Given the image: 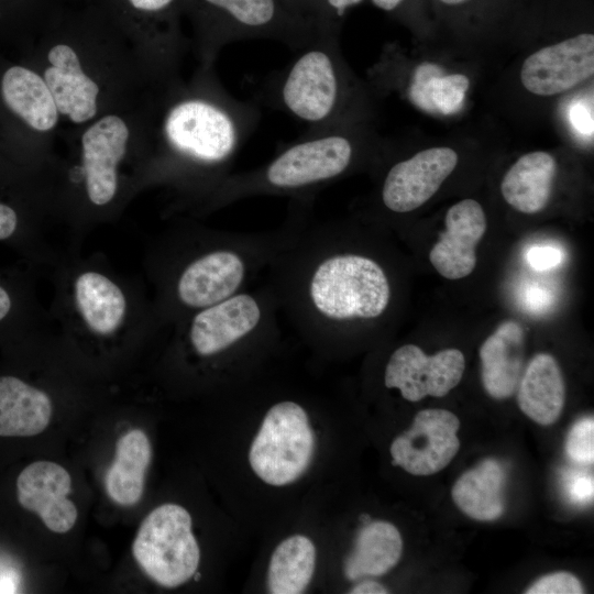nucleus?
<instances>
[{"label": "nucleus", "instance_id": "obj_1", "mask_svg": "<svg viewBox=\"0 0 594 594\" xmlns=\"http://www.w3.org/2000/svg\"><path fill=\"white\" fill-rule=\"evenodd\" d=\"M305 222L267 270L279 310L302 333L321 340L381 319L393 297L384 266L346 250L326 223Z\"/></svg>", "mask_w": 594, "mask_h": 594}, {"label": "nucleus", "instance_id": "obj_2", "mask_svg": "<svg viewBox=\"0 0 594 594\" xmlns=\"http://www.w3.org/2000/svg\"><path fill=\"white\" fill-rule=\"evenodd\" d=\"M165 87L154 139L168 161L204 178L209 195L231 174L258 121V108L230 96L211 65H202L188 84L174 80Z\"/></svg>", "mask_w": 594, "mask_h": 594}, {"label": "nucleus", "instance_id": "obj_3", "mask_svg": "<svg viewBox=\"0 0 594 594\" xmlns=\"http://www.w3.org/2000/svg\"><path fill=\"white\" fill-rule=\"evenodd\" d=\"M103 13L101 0H53L42 18L47 51L40 75L61 119L76 127L111 111L112 82L102 67L106 62L88 48Z\"/></svg>", "mask_w": 594, "mask_h": 594}, {"label": "nucleus", "instance_id": "obj_4", "mask_svg": "<svg viewBox=\"0 0 594 594\" xmlns=\"http://www.w3.org/2000/svg\"><path fill=\"white\" fill-rule=\"evenodd\" d=\"M354 155L352 139L339 127L308 131L266 164L227 176L208 199L213 207L264 195L306 199L345 174Z\"/></svg>", "mask_w": 594, "mask_h": 594}, {"label": "nucleus", "instance_id": "obj_5", "mask_svg": "<svg viewBox=\"0 0 594 594\" xmlns=\"http://www.w3.org/2000/svg\"><path fill=\"white\" fill-rule=\"evenodd\" d=\"M204 65L239 40H277L297 51L327 28L290 9L284 0H184Z\"/></svg>", "mask_w": 594, "mask_h": 594}, {"label": "nucleus", "instance_id": "obj_6", "mask_svg": "<svg viewBox=\"0 0 594 594\" xmlns=\"http://www.w3.org/2000/svg\"><path fill=\"white\" fill-rule=\"evenodd\" d=\"M280 72L272 86V101L308 124V131L338 127L344 81L329 29L321 31Z\"/></svg>", "mask_w": 594, "mask_h": 594}, {"label": "nucleus", "instance_id": "obj_7", "mask_svg": "<svg viewBox=\"0 0 594 594\" xmlns=\"http://www.w3.org/2000/svg\"><path fill=\"white\" fill-rule=\"evenodd\" d=\"M191 525L188 510L173 503L154 508L140 525L132 544L133 557L158 585L177 587L196 574L200 549Z\"/></svg>", "mask_w": 594, "mask_h": 594}, {"label": "nucleus", "instance_id": "obj_8", "mask_svg": "<svg viewBox=\"0 0 594 594\" xmlns=\"http://www.w3.org/2000/svg\"><path fill=\"white\" fill-rule=\"evenodd\" d=\"M315 440L305 408L294 400L278 402L266 411L251 443L250 465L266 484H290L308 469Z\"/></svg>", "mask_w": 594, "mask_h": 594}, {"label": "nucleus", "instance_id": "obj_9", "mask_svg": "<svg viewBox=\"0 0 594 594\" xmlns=\"http://www.w3.org/2000/svg\"><path fill=\"white\" fill-rule=\"evenodd\" d=\"M128 38L146 47L161 80L175 78L184 0H101Z\"/></svg>", "mask_w": 594, "mask_h": 594}, {"label": "nucleus", "instance_id": "obj_10", "mask_svg": "<svg viewBox=\"0 0 594 594\" xmlns=\"http://www.w3.org/2000/svg\"><path fill=\"white\" fill-rule=\"evenodd\" d=\"M79 135L85 193L96 207L109 205L119 189V169L128 156L133 124L122 112L108 111L84 125Z\"/></svg>", "mask_w": 594, "mask_h": 594}, {"label": "nucleus", "instance_id": "obj_11", "mask_svg": "<svg viewBox=\"0 0 594 594\" xmlns=\"http://www.w3.org/2000/svg\"><path fill=\"white\" fill-rule=\"evenodd\" d=\"M465 359L458 349L427 355L416 344H404L389 356L384 372L387 388H397L404 399L419 402L426 396L443 397L461 381Z\"/></svg>", "mask_w": 594, "mask_h": 594}, {"label": "nucleus", "instance_id": "obj_12", "mask_svg": "<svg viewBox=\"0 0 594 594\" xmlns=\"http://www.w3.org/2000/svg\"><path fill=\"white\" fill-rule=\"evenodd\" d=\"M459 418L446 409L419 411L411 427L391 444L392 463L413 475L440 472L453 460L460 448Z\"/></svg>", "mask_w": 594, "mask_h": 594}, {"label": "nucleus", "instance_id": "obj_13", "mask_svg": "<svg viewBox=\"0 0 594 594\" xmlns=\"http://www.w3.org/2000/svg\"><path fill=\"white\" fill-rule=\"evenodd\" d=\"M594 74V35L579 34L529 55L520 69L524 87L538 96L565 92Z\"/></svg>", "mask_w": 594, "mask_h": 594}, {"label": "nucleus", "instance_id": "obj_14", "mask_svg": "<svg viewBox=\"0 0 594 594\" xmlns=\"http://www.w3.org/2000/svg\"><path fill=\"white\" fill-rule=\"evenodd\" d=\"M458 164L450 147H431L395 163L381 191L384 207L395 213L410 212L428 201Z\"/></svg>", "mask_w": 594, "mask_h": 594}, {"label": "nucleus", "instance_id": "obj_15", "mask_svg": "<svg viewBox=\"0 0 594 594\" xmlns=\"http://www.w3.org/2000/svg\"><path fill=\"white\" fill-rule=\"evenodd\" d=\"M72 477L62 465L51 461H36L22 470L16 480L20 505L36 513L52 531L65 534L77 520V508L67 498Z\"/></svg>", "mask_w": 594, "mask_h": 594}, {"label": "nucleus", "instance_id": "obj_16", "mask_svg": "<svg viewBox=\"0 0 594 594\" xmlns=\"http://www.w3.org/2000/svg\"><path fill=\"white\" fill-rule=\"evenodd\" d=\"M446 230L429 253L437 272L448 279L470 275L476 265V245L486 231V217L474 199H463L446 215Z\"/></svg>", "mask_w": 594, "mask_h": 594}, {"label": "nucleus", "instance_id": "obj_17", "mask_svg": "<svg viewBox=\"0 0 594 594\" xmlns=\"http://www.w3.org/2000/svg\"><path fill=\"white\" fill-rule=\"evenodd\" d=\"M525 333L522 327L506 320L482 343V383L495 399H506L517 389L522 373Z\"/></svg>", "mask_w": 594, "mask_h": 594}, {"label": "nucleus", "instance_id": "obj_18", "mask_svg": "<svg viewBox=\"0 0 594 594\" xmlns=\"http://www.w3.org/2000/svg\"><path fill=\"white\" fill-rule=\"evenodd\" d=\"M1 96L7 108L37 133H51L61 116L55 99L38 72L12 66L2 75Z\"/></svg>", "mask_w": 594, "mask_h": 594}, {"label": "nucleus", "instance_id": "obj_19", "mask_svg": "<svg viewBox=\"0 0 594 594\" xmlns=\"http://www.w3.org/2000/svg\"><path fill=\"white\" fill-rule=\"evenodd\" d=\"M517 387L518 406L527 417L542 426L557 421L564 406L565 387L561 369L552 355H535Z\"/></svg>", "mask_w": 594, "mask_h": 594}, {"label": "nucleus", "instance_id": "obj_20", "mask_svg": "<svg viewBox=\"0 0 594 594\" xmlns=\"http://www.w3.org/2000/svg\"><path fill=\"white\" fill-rule=\"evenodd\" d=\"M50 396L20 377L0 376V437H32L50 424Z\"/></svg>", "mask_w": 594, "mask_h": 594}, {"label": "nucleus", "instance_id": "obj_21", "mask_svg": "<svg viewBox=\"0 0 594 594\" xmlns=\"http://www.w3.org/2000/svg\"><path fill=\"white\" fill-rule=\"evenodd\" d=\"M557 174L554 157L542 151L530 152L519 157L507 170L501 191L514 209L534 215L549 202Z\"/></svg>", "mask_w": 594, "mask_h": 594}, {"label": "nucleus", "instance_id": "obj_22", "mask_svg": "<svg viewBox=\"0 0 594 594\" xmlns=\"http://www.w3.org/2000/svg\"><path fill=\"white\" fill-rule=\"evenodd\" d=\"M151 460L152 446L146 433L140 429L124 433L117 441L114 460L105 477L109 497L122 506L136 504L144 492Z\"/></svg>", "mask_w": 594, "mask_h": 594}, {"label": "nucleus", "instance_id": "obj_23", "mask_svg": "<svg viewBox=\"0 0 594 594\" xmlns=\"http://www.w3.org/2000/svg\"><path fill=\"white\" fill-rule=\"evenodd\" d=\"M74 292L77 310L94 333L110 336L121 327L127 299L109 277L94 271L84 272L75 280Z\"/></svg>", "mask_w": 594, "mask_h": 594}, {"label": "nucleus", "instance_id": "obj_24", "mask_svg": "<svg viewBox=\"0 0 594 594\" xmlns=\"http://www.w3.org/2000/svg\"><path fill=\"white\" fill-rule=\"evenodd\" d=\"M506 474L501 463L493 459L481 462L464 472L452 487L455 505L469 517L492 521L504 513Z\"/></svg>", "mask_w": 594, "mask_h": 594}, {"label": "nucleus", "instance_id": "obj_25", "mask_svg": "<svg viewBox=\"0 0 594 594\" xmlns=\"http://www.w3.org/2000/svg\"><path fill=\"white\" fill-rule=\"evenodd\" d=\"M403 552V539L391 522L377 520L365 525L358 534L354 549L345 561L349 580L380 576L394 568Z\"/></svg>", "mask_w": 594, "mask_h": 594}, {"label": "nucleus", "instance_id": "obj_26", "mask_svg": "<svg viewBox=\"0 0 594 594\" xmlns=\"http://www.w3.org/2000/svg\"><path fill=\"white\" fill-rule=\"evenodd\" d=\"M316 568V547L304 535L284 539L273 551L267 569L272 594H299L309 585Z\"/></svg>", "mask_w": 594, "mask_h": 594}, {"label": "nucleus", "instance_id": "obj_27", "mask_svg": "<svg viewBox=\"0 0 594 594\" xmlns=\"http://www.w3.org/2000/svg\"><path fill=\"white\" fill-rule=\"evenodd\" d=\"M441 73L437 65H419L415 70L409 95L418 107L450 114L462 106L470 81L462 74Z\"/></svg>", "mask_w": 594, "mask_h": 594}, {"label": "nucleus", "instance_id": "obj_28", "mask_svg": "<svg viewBox=\"0 0 594 594\" xmlns=\"http://www.w3.org/2000/svg\"><path fill=\"white\" fill-rule=\"evenodd\" d=\"M565 451L569 458L582 464L594 461V420L586 417L576 421L566 438Z\"/></svg>", "mask_w": 594, "mask_h": 594}, {"label": "nucleus", "instance_id": "obj_29", "mask_svg": "<svg viewBox=\"0 0 594 594\" xmlns=\"http://www.w3.org/2000/svg\"><path fill=\"white\" fill-rule=\"evenodd\" d=\"M583 592L579 579L569 572L548 574L526 591L527 594H581Z\"/></svg>", "mask_w": 594, "mask_h": 594}, {"label": "nucleus", "instance_id": "obj_30", "mask_svg": "<svg viewBox=\"0 0 594 594\" xmlns=\"http://www.w3.org/2000/svg\"><path fill=\"white\" fill-rule=\"evenodd\" d=\"M562 260L560 250L553 246H534L527 253L529 265L537 271L557 266Z\"/></svg>", "mask_w": 594, "mask_h": 594}, {"label": "nucleus", "instance_id": "obj_31", "mask_svg": "<svg viewBox=\"0 0 594 594\" xmlns=\"http://www.w3.org/2000/svg\"><path fill=\"white\" fill-rule=\"evenodd\" d=\"M593 477L586 474H574L568 480V495L575 504L583 505L590 503L593 498Z\"/></svg>", "mask_w": 594, "mask_h": 594}, {"label": "nucleus", "instance_id": "obj_32", "mask_svg": "<svg viewBox=\"0 0 594 594\" xmlns=\"http://www.w3.org/2000/svg\"><path fill=\"white\" fill-rule=\"evenodd\" d=\"M20 216L14 206L0 200V241L14 239L20 230Z\"/></svg>", "mask_w": 594, "mask_h": 594}, {"label": "nucleus", "instance_id": "obj_33", "mask_svg": "<svg viewBox=\"0 0 594 594\" xmlns=\"http://www.w3.org/2000/svg\"><path fill=\"white\" fill-rule=\"evenodd\" d=\"M363 0H317L310 11V18L317 23L327 26L324 21L326 7L341 16L350 7L359 4Z\"/></svg>", "mask_w": 594, "mask_h": 594}, {"label": "nucleus", "instance_id": "obj_34", "mask_svg": "<svg viewBox=\"0 0 594 594\" xmlns=\"http://www.w3.org/2000/svg\"><path fill=\"white\" fill-rule=\"evenodd\" d=\"M571 123L575 130L584 135L593 134V111L584 102H575L570 110Z\"/></svg>", "mask_w": 594, "mask_h": 594}, {"label": "nucleus", "instance_id": "obj_35", "mask_svg": "<svg viewBox=\"0 0 594 594\" xmlns=\"http://www.w3.org/2000/svg\"><path fill=\"white\" fill-rule=\"evenodd\" d=\"M15 295L13 290L0 279V327L7 326L14 316Z\"/></svg>", "mask_w": 594, "mask_h": 594}, {"label": "nucleus", "instance_id": "obj_36", "mask_svg": "<svg viewBox=\"0 0 594 594\" xmlns=\"http://www.w3.org/2000/svg\"><path fill=\"white\" fill-rule=\"evenodd\" d=\"M524 300L528 309L539 311L549 305L551 295L543 287L531 286L526 289Z\"/></svg>", "mask_w": 594, "mask_h": 594}, {"label": "nucleus", "instance_id": "obj_37", "mask_svg": "<svg viewBox=\"0 0 594 594\" xmlns=\"http://www.w3.org/2000/svg\"><path fill=\"white\" fill-rule=\"evenodd\" d=\"M350 593L351 594H386L388 593V591L385 586H383L378 582L364 581L353 586Z\"/></svg>", "mask_w": 594, "mask_h": 594}, {"label": "nucleus", "instance_id": "obj_38", "mask_svg": "<svg viewBox=\"0 0 594 594\" xmlns=\"http://www.w3.org/2000/svg\"><path fill=\"white\" fill-rule=\"evenodd\" d=\"M372 1L377 8L385 11H392L403 2V0H372Z\"/></svg>", "mask_w": 594, "mask_h": 594}, {"label": "nucleus", "instance_id": "obj_39", "mask_svg": "<svg viewBox=\"0 0 594 594\" xmlns=\"http://www.w3.org/2000/svg\"><path fill=\"white\" fill-rule=\"evenodd\" d=\"M442 2L447 3V4H459V3H462L466 0H441Z\"/></svg>", "mask_w": 594, "mask_h": 594}]
</instances>
